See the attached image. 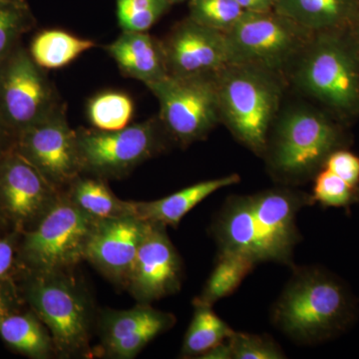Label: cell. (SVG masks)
<instances>
[{
  "label": "cell",
  "mask_w": 359,
  "mask_h": 359,
  "mask_svg": "<svg viewBox=\"0 0 359 359\" xmlns=\"http://www.w3.org/2000/svg\"><path fill=\"white\" fill-rule=\"evenodd\" d=\"M65 192L78 208L97 219L134 215L133 201L119 199L106 180L98 177L79 175L71 182Z\"/></svg>",
  "instance_id": "22"
},
{
  "label": "cell",
  "mask_w": 359,
  "mask_h": 359,
  "mask_svg": "<svg viewBox=\"0 0 359 359\" xmlns=\"http://www.w3.org/2000/svg\"><path fill=\"white\" fill-rule=\"evenodd\" d=\"M2 226H6V224L4 223V221H2L1 218H0V228H2Z\"/></svg>",
  "instance_id": "40"
},
{
  "label": "cell",
  "mask_w": 359,
  "mask_h": 359,
  "mask_svg": "<svg viewBox=\"0 0 359 359\" xmlns=\"http://www.w3.org/2000/svg\"><path fill=\"white\" fill-rule=\"evenodd\" d=\"M313 196L314 203L325 208H341L349 210L359 203V187L347 183L339 176L321 169L314 177Z\"/></svg>",
  "instance_id": "30"
},
{
  "label": "cell",
  "mask_w": 359,
  "mask_h": 359,
  "mask_svg": "<svg viewBox=\"0 0 359 359\" xmlns=\"http://www.w3.org/2000/svg\"><path fill=\"white\" fill-rule=\"evenodd\" d=\"M62 193L15 150L0 159V218L13 231L34 228Z\"/></svg>",
  "instance_id": "12"
},
{
  "label": "cell",
  "mask_w": 359,
  "mask_h": 359,
  "mask_svg": "<svg viewBox=\"0 0 359 359\" xmlns=\"http://www.w3.org/2000/svg\"><path fill=\"white\" fill-rule=\"evenodd\" d=\"M76 136L82 174L106 181L125 178L175 147L159 116L114 131L80 127Z\"/></svg>",
  "instance_id": "8"
},
{
  "label": "cell",
  "mask_w": 359,
  "mask_h": 359,
  "mask_svg": "<svg viewBox=\"0 0 359 359\" xmlns=\"http://www.w3.org/2000/svg\"><path fill=\"white\" fill-rule=\"evenodd\" d=\"M233 330L212 311V306H194V314L187 330L180 355L200 358L233 334Z\"/></svg>",
  "instance_id": "25"
},
{
  "label": "cell",
  "mask_w": 359,
  "mask_h": 359,
  "mask_svg": "<svg viewBox=\"0 0 359 359\" xmlns=\"http://www.w3.org/2000/svg\"><path fill=\"white\" fill-rule=\"evenodd\" d=\"M316 204L311 194L278 185L250 195H231L210 226L218 252H233L255 264L276 263L292 268L302 241L297 215Z\"/></svg>",
  "instance_id": "1"
},
{
  "label": "cell",
  "mask_w": 359,
  "mask_h": 359,
  "mask_svg": "<svg viewBox=\"0 0 359 359\" xmlns=\"http://www.w3.org/2000/svg\"><path fill=\"white\" fill-rule=\"evenodd\" d=\"M97 221L78 208L63 191L34 228L20 233L18 269L34 273L72 269L85 261Z\"/></svg>",
  "instance_id": "7"
},
{
  "label": "cell",
  "mask_w": 359,
  "mask_h": 359,
  "mask_svg": "<svg viewBox=\"0 0 359 359\" xmlns=\"http://www.w3.org/2000/svg\"><path fill=\"white\" fill-rule=\"evenodd\" d=\"M96 46L93 40L80 39L65 30L45 29L37 33L28 51L43 69H59Z\"/></svg>",
  "instance_id": "23"
},
{
  "label": "cell",
  "mask_w": 359,
  "mask_h": 359,
  "mask_svg": "<svg viewBox=\"0 0 359 359\" xmlns=\"http://www.w3.org/2000/svg\"><path fill=\"white\" fill-rule=\"evenodd\" d=\"M273 11L313 32L354 28L359 0H275Z\"/></svg>",
  "instance_id": "20"
},
{
  "label": "cell",
  "mask_w": 359,
  "mask_h": 359,
  "mask_svg": "<svg viewBox=\"0 0 359 359\" xmlns=\"http://www.w3.org/2000/svg\"><path fill=\"white\" fill-rule=\"evenodd\" d=\"M172 6L170 0H116L118 25L122 32H148Z\"/></svg>",
  "instance_id": "28"
},
{
  "label": "cell",
  "mask_w": 359,
  "mask_h": 359,
  "mask_svg": "<svg viewBox=\"0 0 359 359\" xmlns=\"http://www.w3.org/2000/svg\"><path fill=\"white\" fill-rule=\"evenodd\" d=\"M271 309V323L295 344L337 339L358 320V301L339 276L320 266H294Z\"/></svg>",
  "instance_id": "3"
},
{
  "label": "cell",
  "mask_w": 359,
  "mask_h": 359,
  "mask_svg": "<svg viewBox=\"0 0 359 359\" xmlns=\"http://www.w3.org/2000/svg\"><path fill=\"white\" fill-rule=\"evenodd\" d=\"M183 261L167 226L151 224L137 252L126 289L138 304H151L181 290Z\"/></svg>",
  "instance_id": "15"
},
{
  "label": "cell",
  "mask_w": 359,
  "mask_h": 359,
  "mask_svg": "<svg viewBox=\"0 0 359 359\" xmlns=\"http://www.w3.org/2000/svg\"><path fill=\"white\" fill-rule=\"evenodd\" d=\"M313 32L276 13L245 11L226 36L228 61L285 74Z\"/></svg>",
  "instance_id": "9"
},
{
  "label": "cell",
  "mask_w": 359,
  "mask_h": 359,
  "mask_svg": "<svg viewBox=\"0 0 359 359\" xmlns=\"http://www.w3.org/2000/svg\"><path fill=\"white\" fill-rule=\"evenodd\" d=\"M36 25L27 1L0 0V63L21 43V39Z\"/></svg>",
  "instance_id": "27"
},
{
  "label": "cell",
  "mask_w": 359,
  "mask_h": 359,
  "mask_svg": "<svg viewBox=\"0 0 359 359\" xmlns=\"http://www.w3.org/2000/svg\"><path fill=\"white\" fill-rule=\"evenodd\" d=\"M150 226L134 215L98 219L87 245L85 261L111 283L126 289L137 252Z\"/></svg>",
  "instance_id": "17"
},
{
  "label": "cell",
  "mask_w": 359,
  "mask_h": 359,
  "mask_svg": "<svg viewBox=\"0 0 359 359\" xmlns=\"http://www.w3.org/2000/svg\"><path fill=\"white\" fill-rule=\"evenodd\" d=\"M241 176L231 174L212 180H205L178 192L149 202H135L134 215L148 223L162 224L177 229L184 217L196 205L221 189L240 183Z\"/></svg>",
  "instance_id": "19"
},
{
  "label": "cell",
  "mask_w": 359,
  "mask_h": 359,
  "mask_svg": "<svg viewBox=\"0 0 359 359\" xmlns=\"http://www.w3.org/2000/svg\"><path fill=\"white\" fill-rule=\"evenodd\" d=\"M169 76H215L228 61L224 33L205 27L189 16L162 39Z\"/></svg>",
  "instance_id": "16"
},
{
  "label": "cell",
  "mask_w": 359,
  "mask_h": 359,
  "mask_svg": "<svg viewBox=\"0 0 359 359\" xmlns=\"http://www.w3.org/2000/svg\"><path fill=\"white\" fill-rule=\"evenodd\" d=\"M323 168L351 185L359 187V157L348 148L334 151L327 158Z\"/></svg>",
  "instance_id": "32"
},
{
  "label": "cell",
  "mask_w": 359,
  "mask_h": 359,
  "mask_svg": "<svg viewBox=\"0 0 359 359\" xmlns=\"http://www.w3.org/2000/svg\"><path fill=\"white\" fill-rule=\"evenodd\" d=\"M173 313L138 304L129 309H104L97 314L100 344L95 355L115 359L136 358L146 346L176 325Z\"/></svg>",
  "instance_id": "14"
},
{
  "label": "cell",
  "mask_w": 359,
  "mask_h": 359,
  "mask_svg": "<svg viewBox=\"0 0 359 359\" xmlns=\"http://www.w3.org/2000/svg\"><path fill=\"white\" fill-rule=\"evenodd\" d=\"M221 124L257 157L289 92L285 75L256 65L228 62L216 74Z\"/></svg>",
  "instance_id": "5"
},
{
  "label": "cell",
  "mask_w": 359,
  "mask_h": 359,
  "mask_svg": "<svg viewBox=\"0 0 359 359\" xmlns=\"http://www.w3.org/2000/svg\"><path fill=\"white\" fill-rule=\"evenodd\" d=\"M63 106L55 85L22 44L0 63V116L16 137Z\"/></svg>",
  "instance_id": "11"
},
{
  "label": "cell",
  "mask_w": 359,
  "mask_h": 359,
  "mask_svg": "<svg viewBox=\"0 0 359 359\" xmlns=\"http://www.w3.org/2000/svg\"><path fill=\"white\" fill-rule=\"evenodd\" d=\"M199 359H233V354H231L228 340H224L218 346L212 347L207 353L203 354Z\"/></svg>",
  "instance_id": "37"
},
{
  "label": "cell",
  "mask_w": 359,
  "mask_h": 359,
  "mask_svg": "<svg viewBox=\"0 0 359 359\" xmlns=\"http://www.w3.org/2000/svg\"><path fill=\"white\" fill-rule=\"evenodd\" d=\"M170 1H171L174 6V4H182V2L190 1V0H170Z\"/></svg>",
  "instance_id": "39"
},
{
  "label": "cell",
  "mask_w": 359,
  "mask_h": 359,
  "mask_svg": "<svg viewBox=\"0 0 359 359\" xmlns=\"http://www.w3.org/2000/svg\"><path fill=\"white\" fill-rule=\"evenodd\" d=\"M134 114V103L124 92H101L87 104V118L93 128L114 131L128 126Z\"/></svg>",
  "instance_id": "26"
},
{
  "label": "cell",
  "mask_w": 359,
  "mask_h": 359,
  "mask_svg": "<svg viewBox=\"0 0 359 359\" xmlns=\"http://www.w3.org/2000/svg\"><path fill=\"white\" fill-rule=\"evenodd\" d=\"M245 11L236 0H190L189 18L219 32H230Z\"/></svg>",
  "instance_id": "29"
},
{
  "label": "cell",
  "mask_w": 359,
  "mask_h": 359,
  "mask_svg": "<svg viewBox=\"0 0 359 359\" xmlns=\"http://www.w3.org/2000/svg\"><path fill=\"white\" fill-rule=\"evenodd\" d=\"M16 135L0 116V159L15 148Z\"/></svg>",
  "instance_id": "35"
},
{
  "label": "cell",
  "mask_w": 359,
  "mask_h": 359,
  "mask_svg": "<svg viewBox=\"0 0 359 359\" xmlns=\"http://www.w3.org/2000/svg\"><path fill=\"white\" fill-rule=\"evenodd\" d=\"M21 297L50 332L56 355L89 358L97 314L86 285L69 271H22Z\"/></svg>",
  "instance_id": "6"
},
{
  "label": "cell",
  "mask_w": 359,
  "mask_h": 359,
  "mask_svg": "<svg viewBox=\"0 0 359 359\" xmlns=\"http://www.w3.org/2000/svg\"><path fill=\"white\" fill-rule=\"evenodd\" d=\"M348 127L289 89L266 136L261 157L266 173L280 186L313 181L334 151L351 147Z\"/></svg>",
  "instance_id": "2"
},
{
  "label": "cell",
  "mask_w": 359,
  "mask_h": 359,
  "mask_svg": "<svg viewBox=\"0 0 359 359\" xmlns=\"http://www.w3.org/2000/svg\"><path fill=\"white\" fill-rule=\"evenodd\" d=\"M8 1L25 2V1H27V0H8Z\"/></svg>",
  "instance_id": "41"
},
{
  "label": "cell",
  "mask_w": 359,
  "mask_h": 359,
  "mask_svg": "<svg viewBox=\"0 0 359 359\" xmlns=\"http://www.w3.org/2000/svg\"><path fill=\"white\" fill-rule=\"evenodd\" d=\"M285 77L290 91L351 126L359 118V39L354 28L313 32Z\"/></svg>",
  "instance_id": "4"
},
{
  "label": "cell",
  "mask_w": 359,
  "mask_h": 359,
  "mask_svg": "<svg viewBox=\"0 0 359 359\" xmlns=\"http://www.w3.org/2000/svg\"><path fill=\"white\" fill-rule=\"evenodd\" d=\"M354 32H355L356 35H358L359 39V15L358 18V21H356V25L354 26Z\"/></svg>",
  "instance_id": "38"
},
{
  "label": "cell",
  "mask_w": 359,
  "mask_h": 359,
  "mask_svg": "<svg viewBox=\"0 0 359 359\" xmlns=\"http://www.w3.org/2000/svg\"><path fill=\"white\" fill-rule=\"evenodd\" d=\"M0 337L7 346L27 358L48 359L56 356L50 332L32 309L6 316L0 323Z\"/></svg>",
  "instance_id": "21"
},
{
  "label": "cell",
  "mask_w": 359,
  "mask_h": 359,
  "mask_svg": "<svg viewBox=\"0 0 359 359\" xmlns=\"http://www.w3.org/2000/svg\"><path fill=\"white\" fill-rule=\"evenodd\" d=\"M236 2L245 11H252V13L273 11V4H275V0H236Z\"/></svg>",
  "instance_id": "36"
},
{
  "label": "cell",
  "mask_w": 359,
  "mask_h": 359,
  "mask_svg": "<svg viewBox=\"0 0 359 359\" xmlns=\"http://www.w3.org/2000/svg\"><path fill=\"white\" fill-rule=\"evenodd\" d=\"M256 266L254 262L241 255L218 252L211 275L202 292L194 299L193 306H212L224 297H230Z\"/></svg>",
  "instance_id": "24"
},
{
  "label": "cell",
  "mask_w": 359,
  "mask_h": 359,
  "mask_svg": "<svg viewBox=\"0 0 359 359\" xmlns=\"http://www.w3.org/2000/svg\"><path fill=\"white\" fill-rule=\"evenodd\" d=\"M20 290L13 278L0 280V323L9 314L20 311Z\"/></svg>",
  "instance_id": "34"
},
{
  "label": "cell",
  "mask_w": 359,
  "mask_h": 359,
  "mask_svg": "<svg viewBox=\"0 0 359 359\" xmlns=\"http://www.w3.org/2000/svg\"><path fill=\"white\" fill-rule=\"evenodd\" d=\"M20 233L11 231L0 238V280L11 278L14 269H18V245Z\"/></svg>",
  "instance_id": "33"
},
{
  "label": "cell",
  "mask_w": 359,
  "mask_h": 359,
  "mask_svg": "<svg viewBox=\"0 0 359 359\" xmlns=\"http://www.w3.org/2000/svg\"><path fill=\"white\" fill-rule=\"evenodd\" d=\"M14 150L61 191L82 174L76 130L68 124L66 105L18 135Z\"/></svg>",
  "instance_id": "13"
},
{
  "label": "cell",
  "mask_w": 359,
  "mask_h": 359,
  "mask_svg": "<svg viewBox=\"0 0 359 359\" xmlns=\"http://www.w3.org/2000/svg\"><path fill=\"white\" fill-rule=\"evenodd\" d=\"M105 51L122 75L146 86L169 76L162 39L148 32H122L112 43L106 45Z\"/></svg>",
  "instance_id": "18"
},
{
  "label": "cell",
  "mask_w": 359,
  "mask_h": 359,
  "mask_svg": "<svg viewBox=\"0 0 359 359\" xmlns=\"http://www.w3.org/2000/svg\"><path fill=\"white\" fill-rule=\"evenodd\" d=\"M215 77L168 76L147 86L159 102L158 116L175 146L187 148L205 140L221 124Z\"/></svg>",
  "instance_id": "10"
},
{
  "label": "cell",
  "mask_w": 359,
  "mask_h": 359,
  "mask_svg": "<svg viewBox=\"0 0 359 359\" xmlns=\"http://www.w3.org/2000/svg\"><path fill=\"white\" fill-rule=\"evenodd\" d=\"M229 344L233 359H283L285 351L273 337L236 332L230 335Z\"/></svg>",
  "instance_id": "31"
}]
</instances>
